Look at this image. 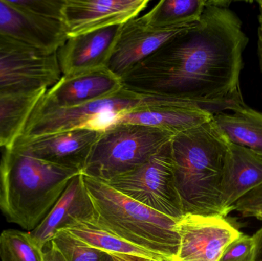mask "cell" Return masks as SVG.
Instances as JSON below:
<instances>
[{"instance_id":"1","label":"cell","mask_w":262,"mask_h":261,"mask_svg":"<svg viewBox=\"0 0 262 261\" xmlns=\"http://www.w3.org/2000/svg\"><path fill=\"white\" fill-rule=\"evenodd\" d=\"M230 3L207 0L199 21L121 77L123 88L212 115L244 107L239 81L249 38Z\"/></svg>"},{"instance_id":"2","label":"cell","mask_w":262,"mask_h":261,"mask_svg":"<svg viewBox=\"0 0 262 261\" xmlns=\"http://www.w3.org/2000/svg\"><path fill=\"white\" fill-rule=\"evenodd\" d=\"M229 144L213 119L172 136V173L183 216L226 218L222 186Z\"/></svg>"},{"instance_id":"3","label":"cell","mask_w":262,"mask_h":261,"mask_svg":"<svg viewBox=\"0 0 262 261\" xmlns=\"http://www.w3.org/2000/svg\"><path fill=\"white\" fill-rule=\"evenodd\" d=\"M78 172L38 159L10 145L0 158V211L28 232L49 214Z\"/></svg>"},{"instance_id":"4","label":"cell","mask_w":262,"mask_h":261,"mask_svg":"<svg viewBox=\"0 0 262 261\" xmlns=\"http://www.w3.org/2000/svg\"><path fill=\"white\" fill-rule=\"evenodd\" d=\"M82 176L99 226L134 246L172 260L180 243L179 220L127 197L106 182Z\"/></svg>"},{"instance_id":"5","label":"cell","mask_w":262,"mask_h":261,"mask_svg":"<svg viewBox=\"0 0 262 261\" xmlns=\"http://www.w3.org/2000/svg\"><path fill=\"white\" fill-rule=\"evenodd\" d=\"M137 124H115L101 130L81 174L107 182L146 163L174 136Z\"/></svg>"},{"instance_id":"6","label":"cell","mask_w":262,"mask_h":261,"mask_svg":"<svg viewBox=\"0 0 262 261\" xmlns=\"http://www.w3.org/2000/svg\"><path fill=\"white\" fill-rule=\"evenodd\" d=\"M41 98L32 109L20 135L38 136L83 127L102 130L108 127L118 113L143 106L173 101L144 96L124 88L107 98L66 108L49 105L43 102Z\"/></svg>"},{"instance_id":"7","label":"cell","mask_w":262,"mask_h":261,"mask_svg":"<svg viewBox=\"0 0 262 261\" xmlns=\"http://www.w3.org/2000/svg\"><path fill=\"white\" fill-rule=\"evenodd\" d=\"M169 142L146 163L106 183L130 199L180 220L183 214L174 182Z\"/></svg>"},{"instance_id":"8","label":"cell","mask_w":262,"mask_h":261,"mask_svg":"<svg viewBox=\"0 0 262 261\" xmlns=\"http://www.w3.org/2000/svg\"><path fill=\"white\" fill-rule=\"evenodd\" d=\"M61 76L57 53L48 55L0 36V93L48 90Z\"/></svg>"},{"instance_id":"9","label":"cell","mask_w":262,"mask_h":261,"mask_svg":"<svg viewBox=\"0 0 262 261\" xmlns=\"http://www.w3.org/2000/svg\"><path fill=\"white\" fill-rule=\"evenodd\" d=\"M101 133L83 127L38 136L19 135L11 145L49 163L81 173Z\"/></svg>"},{"instance_id":"10","label":"cell","mask_w":262,"mask_h":261,"mask_svg":"<svg viewBox=\"0 0 262 261\" xmlns=\"http://www.w3.org/2000/svg\"><path fill=\"white\" fill-rule=\"evenodd\" d=\"M180 243L172 261H219L242 234L226 218L184 216L178 222Z\"/></svg>"},{"instance_id":"11","label":"cell","mask_w":262,"mask_h":261,"mask_svg":"<svg viewBox=\"0 0 262 261\" xmlns=\"http://www.w3.org/2000/svg\"><path fill=\"white\" fill-rule=\"evenodd\" d=\"M0 36L48 55L56 54L69 39L63 20L29 15L0 0Z\"/></svg>"},{"instance_id":"12","label":"cell","mask_w":262,"mask_h":261,"mask_svg":"<svg viewBox=\"0 0 262 261\" xmlns=\"http://www.w3.org/2000/svg\"><path fill=\"white\" fill-rule=\"evenodd\" d=\"M148 0H64L63 21L69 38L138 17Z\"/></svg>"},{"instance_id":"13","label":"cell","mask_w":262,"mask_h":261,"mask_svg":"<svg viewBox=\"0 0 262 261\" xmlns=\"http://www.w3.org/2000/svg\"><path fill=\"white\" fill-rule=\"evenodd\" d=\"M194 23L152 28L145 24L141 17L130 19L123 25L107 68L121 78L168 40L189 29Z\"/></svg>"},{"instance_id":"14","label":"cell","mask_w":262,"mask_h":261,"mask_svg":"<svg viewBox=\"0 0 262 261\" xmlns=\"http://www.w3.org/2000/svg\"><path fill=\"white\" fill-rule=\"evenodd\" d=\"M94 220L95 207L80 173L71 179L49 214L29 234L35 245L43 250L58 231L79 222Z\"/></svg>"},{"instance_id":"15","label":"cell","mask_w":262,"mask_h":261,"mask_svg":"<svg viewBox=\"0 0 262 261\" xmlns=\"http://www.w3.org/2000/svg\"><path fill=\"white\" fill-rule=\"evenodd\" d=\"M123 88L121 78L107 67L62 75L43 95V102L53 107H76L118 93Z\"/></svg>"},{"instance_id":"16","label":"cell","mask_w":262,"mask_h":261,"mask_svg":"<svg viewBox=\"0 0 262 261\" xmlns=\"http://www.w3.org/2000/svg\"><path fill=\"white\" fill-rule=\"evenodd\" d=\"M123 25L69 38L57 52L61 75L107 67Z\"/></svg>"},{"instance_id":"17","label":"cell","mask_w":262,"mask_h":261,"mask_svg":"<svg viewBox=\"0 0 262 261\" xmlns=\"http://www.w3.org/2000/svg\"><path fill=\"white\" fill-rule=\"evenodd\" d=\"M213 116L195 104L169 101L118 113L114 116L109 126L137 124L177 134L212 121Z\"/></svg>"},{"instance_id":"18","label":"cell","mask_w":262,"mask_h":261,"mask_svg":"<svg viewBox=\"0 0 262 261\" xmlns=\"http://www.w3.org/2000/svg\"><path fill=\"white\" fill-rule=\"evenodd\" d=\"M262 185V159L246 147L230 144L225 157L222 206L227 216L249 192Z\"/></svg>"},{"instance_id":"19","label":"cell","mask_w":262,"mask_h":261,"mask_svg":"<svg viewBox=\"0 0 262 261\" xmlns=\"http://www.w3.org/2000/svg\"><path fill=\"white\" fill-rule=\"evenodd\" d=\"M214 122L232 144L249 149L262 159V112L245 105L232 113H217Z\"/></svg>"},{"instance_id":"20","label":"cell","mask_w":262,"mask_h":261,"mask_svg":"<svg viewBox=\"0 0 262 261\" xmlns=\"http://www.w3.org/2000/svg\"><path fill=\"white\" fill-rule=\"evenodd\" d=\"M46 91L0 93V144L3 148L21 134L32 109Z\"/></svg>"},{"instance_id":"21","label":"cell","mask_w":262,"mask_h":261,"mask_svg":"<svg viewBox=\"0 0 262 261\" xmlns=\"http://www.w3.org/2000/svg\"><path fill=\"white\" fill-rule=\"evenodd\" d=\"M69 232L88 245L110 255H130L149 260L167 261L146 250L131 245L113 233L101 228L95 222H81L72 228Z\"/></svg>"},{"instance_id":"22","label":"cell","mask_w":262,"mask_h":261,"mask_svg":"<svg viewBox=\"0 0 262 261\" xmlns=\"http://www.w3.org/2000/svg\"><path fill=\"white\" fill-rule=\"evenodd\" d=\"M207 0H162L141 16L152 28H166L191 24L203 15Z\"/></svg>"},{"instance_id":"23","label":"cell","mask_w":262,"mask_h":261,"mask_svg":"<svg viewBox=\"0 0 262 261\" xmlns=\"http://www.w3.org/2000/svg\"><path fill=\"white\" fill-rule=\"evenodd\" d=\"M1 261H44L43 250L28 231L8 229L0 234Z\"/></svg>"},{"instance_id":"24","label":"cell","mask_w":262,"mask_h":261,"mask_svg":"<svg viewBox=\"0 0 262 261\" xmlns=\"http://www.w3.org/2000/svg\"><path fill=\"white\" fill-rule=\"evenodd\" d=\"M51 243L66 261H102L107 254L88 245L67 230L57 232Z\"/></svg>"},{"instance_id":"25","label":"cell","mask_w":262,"mask_h":261,"mask_svg":"<svg viewBox=\"0 0 262 261\" xmlns=\"http://www.w3.org/2000/svg\"><path fill=\"white\" fill-rule=\"evenodd\" d=\"M11 3L23 12L46 19L63 20L64 0H17Z\"/></svg>"},{"instance_id":"26","label":"cell","mask_w":262,"mask_h":261,"mask_svg":"<svg viewBox=\"0 0 262 261\" xmlns=\"http://www.w3.org/2000/svg\"><path fill=\"white\" fill-rule=\"evenodd\" d=\"M255 241L253 236L242 233L223 251L219 261H253Z\"/></svg>"},{"instance_id":"27","label":"cell","mask_w":262,"mask_h":261,"mask_svg":"<svg viewBox=\"0 0 262 261\" xmlns=\"http://www.w3.org/2000/svg\"><path fill=\"white\" fill-rule=\"evenodd\" d=\"M245 217H252L255 213L262 210V185L243 196L235 205L233 209Z\"/></svg>"},{"instance_id":"28","label":"cell","mask_w":262,"mask_h":261,"mask_svg":"<svg viewBox=\"0 0 262 261\" xmlns=\"http://www.w3.org/2000/svg\"><path fill=\"white\" fill-rule=\"evenodd\" d=\"M43 257L44 261H66L51 242L43 248Z\"/></svg>"},{"instance_id":"29","label":"cell","mask_w":262,"mask_h":261,"mask_svg":"<svg viewBox=\"0 0 262 261\" xmlns=\"http://www.w3.org/2000/svg\"><path fill=\"white\" fill-rule=\"evenodd\" d=\"M255 241V253L253 261H262V228L253 235Z\"/></svg>"},{"instance_id":"30","label":"cell","mask_w":262,"mask_h":261,"mask_svg":"<svg viewBox=\"0 0 262 261\" xmlns=\"http://www.w3.org/2000/svg\"><path fill=\"white\" fill-rule=\"evenodd\" d=\"M258 21H259V26L258 29V49H257V53H258V61H259L260 70L262 74V15L259 13L258 16Z\"/></svg>"},{"instance_id":"31","label":"cell","mask_w":262,"mask_h":261,"mask_svg":"<svg viewBox=\"0 0 262 261\" xmlns=\"http://www.w3.org/2000/svg\"><path fill=\"white\" fill-rule=\"evenodd\" d=\"M115 261H149V260H146V259L140 258V257H134V256L130 255H112Z\"/></svg>"},{"instance_id":"32","label":"cell","mask_w":262,"mask_h":261,"mask_svg":"<svg viewBox=\"0 0 262 261\" xmlns=\"http://www.w3.org/2000/svg\"><path fill=\"white\" fill-rule=\"evenodd\" d=\"M252 217L256 218L257 219L262 221V210L261 211H258V212L255 213Z\"/></svg>"},{"instance_id":"33","label":"cell","mask_w":262,"mask_h":261,"mask_svg":"<svg viewBox=\"0 0 262 261\" xmlns=\"http://www.w3.org/2000/svg\"><path fill=\"white\" fill-rule=\"evenodd\" d=\"M102 261H115V260H114L112 255H110V254H106Z\"/></svg>"},{"instance_id":"34","label":"cell","mask_w":262,"mask_h":261,"mask_svg":"<svg viewBox=\"0 0 262 261\" xmlns=\"http://www.w3.org/2000/svg\"><path fill=\"white\" fill-rule=\"evenodd\" d=\"M258 6H259L260 14H261V15H262V0H261V1H258Z\"/></svg>"},{"instance_id":"35","label":"cell","mask_w":262,"mask_h":261,"mask_svg":"<svg viewBox=\"0 0 262 261\" xmlns=\"http://www.w3.org/2000/svg\"><path fill=\"white\" fill-rule=\"evenodd\" d=\"M149 261H160V260H149Z\"/></svg>"},{"instance_id":"36","label":"cell","mask_w":262,"mask_h":261,"mask_svg":"<svg viewBox=\"0 0 262 261\" xmlns=\"http://www.w3.org/2000/svg\"><path fill=\"white\" fill-rule=\"evenodd\" d=\"M0 149H2V146L0 145Z\"/></svg>"}]
</instances>
